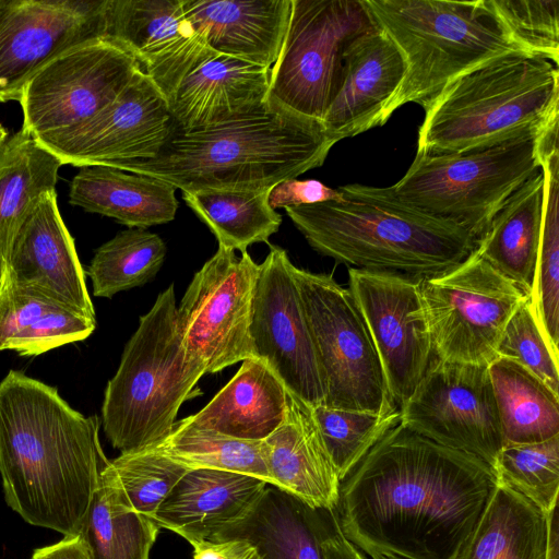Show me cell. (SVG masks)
Returning a JSON list of instances; mask_svg holds the SVG:
<instances>
[{
    "label": "cell",
    "mask_w": 559,
    "mask_h": 559,
    "mask_svg": "<svg viewBox=\"0 0 559 559\" xmlns=\"http://www.w3.org/2000/svg\"><path fill=\"white\" fill-rule=\"evenodd\" d=\"M496 487L485 461L399 423L341 481L335 513L368 555L454 559Z\"/></svg>",
    "instance_id": "obj_1"
},
{
    "label": "cell",
    "mask_w": 559,
    "mask_h": 559,
    "mask_svg": "<svg viewBox=\"0 0 559 559\" xmlns=\"http://www.w3.org/2000/svg\"><path fill=\"white\" fill-rule=\"evenodd\" d=\"M100 419L85 416L55 386L20 370L0 382V476L8 506L31 525L82 532L109 463Z\"/></svg>",
    "instance_id": "obj_2"
},
{
    "label": "cell",
    "mask_w": 559,
    "mask_h": 559,
    "mask_svg": "<svg viewBox=\"0 0 559 559\" xmlns=\"http://www.w3.org/2000/svg\"><path fill=\"white\" fill-rule=\"evenodd\" d=\"M334 144L321 122L267 103L219 126H176L155 157L108 167L160 179L181 192L271 189L322 166Z\"/></svg>",
    "instance_id": "obj_3"
},
{
    "label": "cell",
    "mask_w": 559,
    "mask_h": 559,
    "mask_svg": "<svg viewBox=\"0 0 559 559\" xmlns=\"http://www.w3.org/2000/svg\"><path fill=\"white\" fill-rule=\"evenodd\" d=\"M342 200L284 209L320 254L356 269L425 280L463 262L477 246L465 227L396 201L385 188H336Z\"/></svg>",
    "instance_id": "obj_4"
},
{
    "label": "cell",
    "mask_w": 559,
    "mask_h": 559,
    "mask_svg": "<svg viewBox=\"0 0 559 559\" xmlns=\"http://www.w3.org/2000/svg\"><path fill=\"white\" fill-rule=\"evenodd\" d=\"M559 71L537 57H512L449 83L425 107L417 154L461 153L537 133L559 119Z\"/></svg>",
    "instance_id": "obj_5"
},
{
    "label": "cell",
    "mask_w": 559,
    "mask_h": 559,
    "mask_svg": "<svg viewBox=\"0 0 559 559\" xmlns=\"http://www.w3.org/2000/svg\"><path fill=\"white\" fill-rule=\"evenodd\" d=\"M365 1L406 63L383 124L407 103L424 108L461 75L502 59L531 57L509 36L486 0Z\"/></svg>",
    "instance_id": "obj_6"
},
{
    "label": "cell",
    "mask_w": 559,
    "mask_h": 559,
    "mask_svg": "<svg viewBox=\"0 0 559 559\" xmlns=\"http://www.w3.org/2000/svg\"><path fill=\"white\" fill-rule=\"evenodd\" d=\"M204 374V368L182 346L170 285L140 317L106 385L100 424L112 448L120 454L131 453L162 441Z\"/></svg>",
    "instance_id": "obj_7"
},
{
    "label": "cell",
    "mask_w": 559,
    "mask_h": 559,
    "mask_svg": "<svg viewBox=\"0 0 559 559\" xmlns=\"http://www.w3.org/2000/svg\"><path fill=\"white\" fill-rule=\"evenodd\" d=\"M542 132L461 153H416L405 175L385 189L405 205L465 227L478 241L507 200L540 171Z\"/></svg>",
    "instance_id": "obj_8"
},
{
    "label": "cell",
    "mask_w": 559,
    "mask_h": 559,
    "mask_svg": "<svg viewBox=\"0 0 559 559\" xmlns=\"http://www.w3.org/2000/svg\"><path fill=\"white\" fill-rule=\"evenodd\" d=\"M374 27L365 0H292L266 102L322 123L342 83L347 46Z\"/></svg>",
    "instance_id": "obj_9"
},
{
    "label": "cell",
    "mask_w": 559,
    "mask_h": 559,
    "mask_svg": "<svg viewBox=\"0 0 559 559\" xmlns=\"http://www.w3.org/2000/svg\"><path fill=\"white\" fill-rule=\"evenodd\" d=\"M293 273L325 386L324 406L378 415L397 412L349 289L329 274L295 265Z\"/></svg>",
    "instance_id": "obj_10"
},
{
    "label": "cell",
    "mask_w": 559,
    "mask_h": 559,
    "mask_svg": "<svg viewBox=\"0 0 559 559\" xmlns=\"http://www.w3.org/2000/svg\"><path fill=\"white\" fill-rule=\"evenodd\" d=\"M433 356L488 366L525 295L476 250L453 269L419 281Z\"/></svg>",
    "instance_id": "obj_11"
},
{
    "label": "cell",
    "mask_w": 559,
    "mask_h": 559,
    "mask_svg": "<svg viewBox=\"0 0 559 559\" xmlns=\"http://www.w3.org/2000/svg\"><path fill=\"white\" fill-rule=\"evenodd\" d=\"M138 69L134 58L106 37L66 49L23 86L22 130L37 139L84 123L120 94Z\"/></svg>",
    "instance_id": "obj_12"
},
{
    "label": "cell",
    "mask_w": 559,
    "mask_h": 559,
    "mask_svg": "<svg viewBox=\"0 0 559 559\" xmlns=\"http://www.w3.org/2000/svg\"><path fill=\"white\" fill-rule=\"evenodd\" d=\"M260 266L246 251L218 246L193 275L177 307V323L188 356L205 373L254 357L250 322Z\"/></svg>",
    "instance_id": "obj_13"
},
{
    "label": "cell",
    "mask_w": 559,
    "mask_h": 559,
    "mask_svg": "<svg viewBox=\"0 0 559 559\" xmlns=\"http://www.w3.org/2000/svg\"><path fill=\"white\" fill-rule=\"evenodd\" d=\"M399 411L400 423L407 429L477 456L491 467L502 448L488 366L449 362L433 356Z\"/></svg>",
    "instance_id": "obj_14"
},
{
    "label": "cell",
    "mask_w": 559,
    "mask_h": 559,
    "mask_svg": "<svg viewBox=\"0 0 559 559\" xmlns=\"http://www.w3.org/2000/svg\"><path fill=\"white\" fill-rule=\"evenodd\" d=\"M250 336L254 357L265 361L286 390L310 407L324 405L325 386L316 357L294 264L286 250L270 245L259 264Z\"/></svg>",
    "instance_id": "obj_15"
},
{
    "label": "cell",
    "mask_w": 559,
    "mask_h": 559,
    "mask_svg": "<svg viewBox=\"0 0 559 559\" xmlns=\"http://www.w3.org/2000/svg\"><path fill=\"white\" fill-rule=\"evenodd\" d=\"M348 276L349 292L378 352L391 397L400 409L433 357L419 281L356 267L348 269Z\"/></svg>",
    "instance_id": "obj_16"
},
{
    "label": "cell",
    "mask_w": 559,
    "mask_h": 559,
    "mask_svg": "<svg viewBox=\"0 0 559 559\" xmlns=\"http://www.w3.org/2000/svg\"><path fill=\"white\" fill-rule=\"evenodd\" d=\"M175 127L167 98L138 69L120 94L94 117L35 140L62 165L111 166L155 157Z\"/></svg>",
    "instance_id": "obj_17"
},
{
    "label": "cell",
    "mask_w": 559,
    "mask_h": 559,
    "mask_svg": "<svg viewBox=\"0 0 559 559\" xmlns=\"http://www.w3.org/2000/svg\"><path fill=\"white\" fill-rule=\"evenodd\" d=\"M105 0H0V102L66 49L103 37Z\"/></svg>",
    "instance_id": "obj_18"
},
{
    "label": "cell",
    "mask_w": 559,
    "mask_h": 559,
    "mask_svg": "<svg viewBox=\"0 0 559 559\" xmlns=\"http://www.w3.org/2000/svg\"><path fill=\"white\" fill-rule=\"evenodd\" d=\"M103 37L128 51L168 103L182 79L216 53L182 0H105Z\"/></svg>",
    "instance_id": "obj_19"
},
{
    "label": "cell",
    "mask_w": 559,
    "mask_h": 559,
    "mask_svg": "<svg viewBox=\"0 0 559 559\" xmlns=\"http://www.w3.org/2000/svg\"><path fill=\"white\" fill-rule=\"evenodd\" d=\"M3 272L17 284L96 319L85 271L60 214L56 190L41 193L24 217Z\"/></svg>",
    "instance_id": "obj_20"
},
{
    "label": "cell",
    "mask_w": 559,
    "mask_h": 559,
    "mask_svg": "<svg viewBox=\"0 0 559 559\" xmlns=\"http://www.w3.org/2000/svg\"><path fill=\"white\" fill-rule=\"evenodd\" d=\"M269 484L251 475L189 469L153 516L191 545L225 539L255 511Z\"/></svg>",
    "instance_id": "obj_21"
},
{
    "label": "cell",
    "mask_w": 559,
    "mask_h": 559,
    "mask_svg": "<svg viewBox=\"0 0 559 559\" xmlns=\"http://www.w3.org/2000/svg\"><path fill=\"white\" fill-rule=\"evenodd\" d=\"M405 73L403 55L381 28L356 37L344 52L342 83L322 120L326 134L337 143L383 126Z\"/></svg>",
    "instance_id": "obj_22"
},
{
    "label": "cell",
    "mask_w": 559,
    "mask_h": 559,
    "mask_svg": "<svg viewBox=\"0 0 559 559\" xmlns=\"http://www.w3.org/2000/svg\"><path fill=\"white\" fill-rule=\"evenodd\" d=\"M271 68L215 53L176 88L169 108L183 130L227 123L261 110L266 104Z\"/></svg>",
    "instance_id": "obj_23"
},
{
    "label": "cell",
    "mask_w": 559,
    "mask_h": 559,
    "mask_svg": "<svg viewBox=\"0 0 559 559\" xmlns=\"http://www.w3.org/2000/svg\"><path fill=\"white\" fill-rule=\"evenodd\" d=\"M261 448L272 486L312 509H335L341 479L309 405L288 392L286 416Z\"/></svg>",
    "instance_id": "obj_24"
},
{
    "label": "cell",
    "mask_w": 559,
    "mask_h": 559,
    "mask_svg": "<svg viewBox=\"0 0 559 559\" xmlns=\"http://www.w3.org/2000/svg\"><path fill=\"white\" fill-rule=\"evenodd\" d=\"M182 5L212 51L264 68L275 63L292 0H182Z\"/></svg>",
    "instance_id": "obj_25"
},
{
    "label": "cell",
    "mask_w": 559,
    "mask_h": 559,
    "mask_svg": "<svg viewBox=\"0 0 559 559\" xmlns=\"http://www.w3.org/2000/svg\"><path fill=\"white\" fill-rule=\"evenodd\" d=\"M288 391L260 358L241 361L236 374L197 414L182 421L237 439L261 441L284 420Z\"/></svg>",
    "instance_id": "obj_26"
},
{
    "label": "cell",
    "mask_w": 559,
    "mask_h": 559,
    "mask_svg": "<svg viewBox=\"0 0 559 559\" xmlns=\"http://www.w3.org/2000/svg\"><path fill=\"white\" fill-rule=\"evenodd\" d=\"M177 188L146 175L108 166L81 167L70 183L69 202L114 218L129 228L171 222L178 210Z\"/></svg>",
    "instance_id": "obj_27"
},
{
    "label": "cell",
    "mask_w": 559,
    "mask_h": 559,
    "mask_svg": "<svg viewBox=\"0 0 559 559\" xmlns=\"http://www.w3.org/2000/svg\"><path fill=\"white\" fill-rule=\"evenodd\" d=\"M543 206L544 176L540 169L507 200L475 249L527 296L533 287Z\"/></svg>",
    "instance_id": "obj_28"
},
{
    "label": "cell",
    "mask_w": 559,
    "mask_h": 559,
    "mask_svg": "<svg viewBox=\"0 0 559 559\" xmlns=\"http://www.w3.org/2000/svg\"><path fill=\"white\" fill-rule=\"evenodd\" d=\"M548 513L497 484L474 532L454 559H546Z\"/></svg>",
    "instance_id": "obj_29"
},
{
    "label": "cell",
    "mask_w": 559,
    "mask_h": 559,
    "mask_svg": "<svg viewBox=\"0 0 559 559\" xmlns=\"http://www.w3.org/2000/svg\"><path fill=\"white\" fill-rule=\"evenodd\" d=\"M488 371L498 409L502 447L559 436V395L519 361L497 357Z\"/></svg>",
    "instance_id": "obj_30"
},
{
    "label": "cell",
    "mask_w": 559,
    "mask_h": 559,
    "mask_svg": "<svg viewBox=\"0 0 559 559\" xmlns=\"http://www.w3.org/2000/svg\"><path fill=\"white\" fill-rule=\"evenodd\" d=\"M559 121L538 136L537 154L544 176L542 235L530 295L546 343L559 358Z\"/></svg>",
    "instance_id": "obj_31"
},
{
    "label": "cell",
    "mask_w": 559,
    "mask_h": 559,
    "mask_svg": "<svg viewBox=\"0 0 559 559\" xmlns=\"http://www.w3.org/2000/svg\"><path fill=\"white\" fill-rule=\"evenodd\" d=\"M61 166L22 129L0 147V278L20 225L41 193L56 190Z\"/></svg>",
    "instance_id": "obj_32"
},
{
    "label": "cell",
    "mask_w": 559,
    "mask_h": 559,
    "mask_svg": "<svg viewBox=\"0 0 559 559\" xmlns=\"http://www.w3.org/2000/svg\"><path fill=\"white\" fill-rule=\"evenodd\" d=\"M323 512L269 485L252 515L227 538L248 539L262 559H322Z\"/></svg>",
    "instance_id": "obj_33"
},
{
    "label": "cell",
    "mask_w": 559,
    "mask_h": 559,
    "mask_svg": "<svg viewBox=\"0 0 559 559\" xmlns=\"http://www.w3.org/2000/svg\"><path fill=\"white\" fill-rule=\"evenodd\" d=\"M160 528L132 509L108 464L80 535L92 559H150Z\"/></svg>",
    "instance_id": "obj_34"
},
{
    "label": "cell",
    "mask_w": 559,
    "mask_h": 559,
    "mask_svg": "<svg viewBox=\"0 0 559 559\" xmlns=\"http://www.w3.org/2000/svg\"><path fill=\"white\" fill-rule=\"evenodd\" d=\"M271 189H204L182 192V199L215 235L218 246L241 253L267 242L282 223L269 204Z\"/></svg>",
    "instance_id": "obj_35"
},
{
    "label": "cell",
    "mask_w": 559,
    "mask_h": 559,
    "mask_svg": "<svg viewBox=\"0 0 559 559\" xmlns=\"http://www.w3.org/2000/svg\"><path fill=\"white\" fill-rule=\"evenodd\" d=\"M152 449L188 469H219L254 476L272 486L261 441L229 437L179 420Z\"/></svg>",
    "instance_id": "obj_36"
},
{
    "label": "cell",
    "mask_w": 559,
    "mask_h": 559,
    "mask_svg": "<svg viewBox=\"0 0 559 559\" xmlns=\"http://www.w3.org/2000/svg\"><path fill=\"white\" fill-rule=\"evenodd\" d=\"M166 245L156 234L144 228H128L95 251L86 274L93 295L111 298L117 293L152 281L166 255Z\"/></svg>",
    "instance_id": "obj_37"
},
{
    "label": "cell",
    "mask_w": 559,
    "mask_h": 559,
    "mask_svg": "<svg viewBox=\"0 0 559 559\" xmlns=\"http://www.w3.org/2000/svg\"><path fill=\"white\" fill-rule=\"evenodd\" d=\"M492 469L497 484L548 513L559 498V436L542 442L503 445Z\"/></svg>",
    "instance_id": "obj_38"
},
{
    "label": "cell",
    "mask_w": 559,
    "mask_h": 559,
    "mask_svg": "<svg viewBox=\"0 0 559 559\" xmlns=\"http://www.w3.org/2000/svg\"><path fill=\"white\" fill-rule=\"evenodd\" d=\"M310 408L341 481L400 423V411L378 415L324 405Z\"/></svg>",
    "instance_id": "obj_39"
},
{
    "label": "cell",
    "mask_w": 559,
    "mask_h": 559,
    "mask_svg": "<svg viewBox=\"0 0 559 559\" xmlns=\"http://www.w3.org/2000/svg\"><path fill=\"white\" fill-rule=\"evenodd\" d=\"M108 468L132 509L150 519L189 471L152 449L121 453Z\"/></svg>",
    "instance_id": "obj_40"
},
{
    "label": "cell",
    "mask_w": 559,
    "mask_h": 559,
    "mask_svg": "<svg viewBox=\"0 0 559 559\" xmlns=\"http://www.w3.org/2000/svg\"><path fill=\"white\" fill-rule=\"evenodd\" d=\"M509 34L531 57L559 61V0H486Z\"/></svg>",
    "instance_id": "obj_41"
},
{
    "label": "cell",
    "mask_w": 559,
    "mask_h": 559,
    "mask_svg": "<svg viewBox=\"0 0 559 559\" xmlns=\"http://www.w3.org/2000/svg\"><path fill=\"white\" fill-rule=\"evenodd\" d=\"M497 355L515 359L559 395V358L552 354L537 325L530 297L507 323Z\"/></svg>",
    "instance_id": "obj_42"
},
{
    "label": "cell",
    "mask_w": 559,
    "mask_h": 559,
    "mask_svg": "<svg viewBox=\"0 0 559 559\" xmlns=\"http://www.w3.org/2000/svg\"><path fill=\"white\" fill-rule=\"evenodd\" d=\"M96 328V319H91L66 307H56L17 336L9 341L4 350H13L20 356H38L53 348L83 341Z\"/></svg>",
    "instance_id": "obj_43"
},
{
    "label": "cell",
    "mask_w": 559,
    "mask_h": 559,
    "mask_svg": "<svg viewBox=\"0 0 559 559\" xmlns=\"http://www.w3.org/2000/svg\"><path fill=\"white\" fill-rule=\"evenodd\" d=\"M59 306L38 292L17 284L3 272L0 278V350H4L9 341L37 319Z\"/></svg>",
    "instance_id": "obj_44"
},
{
    "label": "cell",
    "mask_w": 559,
    "mask_h": 559,
    "mask_svg": "<svg viewBox=\"0 0 559 559\" xmlns=\"http://www.w3.org/2000/svg\"><path fill=\"white\" fill-rule=\"evenodd\" d=\"M342 199L343 195L337 189H332L316 179H286L276 183L269 192V204L273 210Z\"/></svg>",
    "instance_id": "obj_45"
},
{
    "label": "cell",
    "mask_w": 559,
    "mask_h": 559,
    "mask_svg": "<svg viewBox=\"0 0 559 559\" xmlns=\"http://www.w3.org/2000/svg\"><path fill=\"white\" fill-rule=\"evenodd\" d=\"M193 559H262L255 546L243 537L194 543Z\"/></svg>",
    "instance_id": "obj_46"
},
{
    "label": "cell",
    "mask_w": 559,
    "mask_h": 559,
    "mask_svg": "<svg viewBox=\"0 0 559 559\" xmlns=\"http://www.w3.org/2000/svg\"><path fill=\"white\" fill-rule=\"evenodd\" d=\"M323 514L322 559H366L358 548L342 533L335 509L324 510Z\"/></svg>",
    "instance_id": "obj_47"
},
{
    "label": "cell",
    "mask_w": 559,
    "mask_h": 559,
    "mask_svg": "<svg viewBox=\"0 0 559 559\" xmlns=\"http://www.w3.org/2000/svg\"><path fill=\"white\" fill-rule=\"evenodd\" d=\"M31 559H92L87 545L79 534L34 550Z\"/></svg>",
    "instance_id": "obj_48"
},
{
    "label": "cell",
    "mask_w": 559,
    "mask_h": 559,
    "mask_svg": "<svg viewBox=\"0 0 559 559\" xmlns=\"http://www.w3.org/2000/svg\"><path fill=\"white\" fill-rule=\"evenodd\" d=\"M558 504L548 512V543L546 559H559Z\"/></svg>",
    "instance_id": "obj_49"
},
{
    "label": "cell",
    "mask_w": 559,
    "mask_h": 559,
    "mask_svg": "<svg viewBox=\"0 0 559 559\" xmlns=\"http://www.w3.org/2000/svg\"><path fill=\"white\" fill-rule=\"evenodd\" d=\"M371 557V559H402V558H399V557H395V556H389V555H383V554H370L369 555Z\"/></svg>",
    "instance_id": "obj_50"
},
{
    "label": "cell",
    "mask_w": 559,
    "mask_h": 559,
    "mask_svg": "<svg viewBox=\"0 0 559 559\" xmlns=\"http://www.w3.org/2000/svg\"><path fill=\"white\" fill-rule=\"evenodd\" d=\"M8 140V132L4 129V127L0 123V147L5 143Z\"/></svg>",
    "instance_id": "obj_51"
}]
</instances>
